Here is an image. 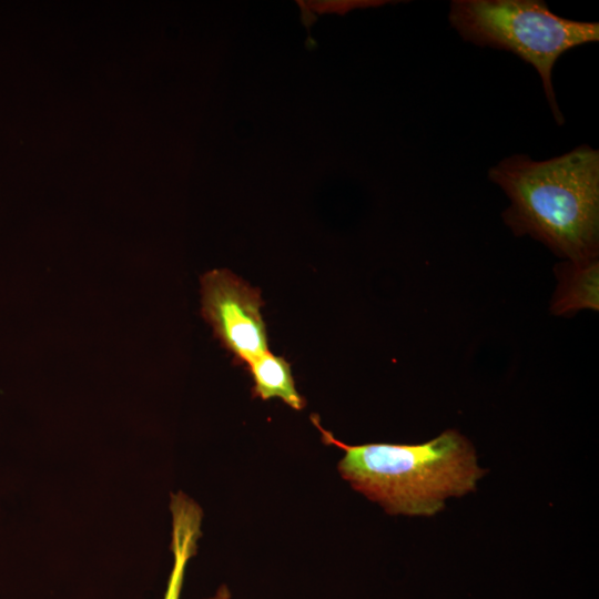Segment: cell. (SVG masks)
I'll use <instances>...</instances> for the list:
<instances>
[{
  "instance_id": "1",
  "label": "cell",
  "mask_w": 599,
  "mask_h": 599,
  "mask_svg": "<svg viewBox=\"0 0 599 599\" xmlns=\"http://www.w3.org/2000/svg\"><path fill=\"white\" fill-rule=\"evenodd\" d=\"M488 177L510 200L505 223L579 263L595 260L599 244V152L580 145L545 161L527 154L502 159Z\"/></svg>"
},
{
  "instance_id": "7",
  "label": "cell",
  "mask_w": 599,
  "mask_h": 599,
  "mask_svg": "<svg viewBox=\"0 0 599 599\" xmlns=\"http://www.w3.org/2000/svg\"><path fill=\"white\" fill-rule=\"evenodd\" d=\"M248 365L255 396L264 400L280 398L296 410L305 406L304 398L296 390L291 366L283 357L266 352Z\"/></svg>"
},
{
  "instance_id": "2",
  "label": "cell",
  "mask_w": 599,
  "mask_h": 599,
  "mask_svg": "<svg viewBox=\"0 0 599 599\" xmlns=\"http://www.w3.org/2000/svg\"><path fill=\"white\" fill-rule=\"evenodd\" d=\"M312 422L325 444L345 451L338 463L343 478L392 515L432 516L447 497L474 490L485 474L471 445L456 430L418 445L351 446L325 430L316 415Z\"/></svg>"
},
{
  "instance_id": "6",
  "label": "cell",
  "mask_w": 599,
  "mask_h": 599,
  "mask_svg": "<svg viewBox=\"0 0 599 599\" xmlns=\"http://www.w3.org/2000/svg\"><path fill=\"white\" fill-rule=\"evenodd\" d=\"M551 309L557 315H570L580 309L598 311V260L562 264Z\"/></svg>"
},
{
  "instance_id": "8",
  "label": "cell",
  "mask_w": 599,
  "mask_h": 599,
  "mask_svg": "<svg viewBox=\"0 0 599 599\" xmlns=\"http://www.w3.org/2000/svg\"><path fill=\"white\" fill-rule=\"evenodd\" d=\"M209 599H231V591L227 586L222 585L217 588L216 592Z\"/></svg>"
},
{
  "instance_id": "3",
  "label": "cell",
  "mask_w": 599,
  "mask_h": 599,
  "mask_svg": "<svg viewBox=\"0 0 599 599\" xmlns=\"http://www.w3.org/2000/svg\"><path fill=\"white\" fill-rule=\"evenodd\" d=\"M448 19L465 41L509 51L531 64L556 122L564 124L552 85L554 65L573 47L597 42L599 23L559 17L541 0H454Z\"/></svg>"
},
{
  "instance_id": "4",
  "label": "cell",
  "mask_w": 599,
  "mask_h": 599,
  "mask_svg": "<svg viewBox=\"0 0 599 599\" xmlns=\"http://www.w3.org/2000/svg\"><path fill=\"white\" fill-rule=\"evenodd\" d=\"M202 315L236 358L251 364L268 352L260 292L232 272L213 270L201 278Z\"/></svg>"
},
{
  "instance_id": "5",
  "label": "cell",
  "mask_w": 599,
  "mask_h": 599,
  "mask_svg": "<svg viewBox=\"0 0 599 599\" xmlns=\"http://www.w3.org/2000/svg\"><path fill=\"white\" fill-rule=\"evenodd\" d=\"M173 567L163 599H180L189 560L196 554L203 512L201 507L182 491L171 495Z\"/></svg>"
}]
</instances>
